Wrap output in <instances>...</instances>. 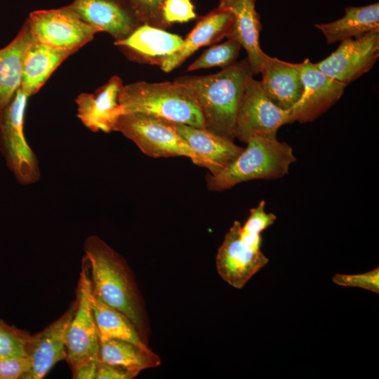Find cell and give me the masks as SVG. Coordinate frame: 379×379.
I'll use <instances>...</instances> for the list:
<instances>
[{"label": "cell", "instance_id": "1", "mask_svg": "<svg viewBox=\"0 0 379 379\" xmlns=\"http://www.w3.org/2000/svg\"><path fill=\"white\" fill-rule=\"evenodd\" d=\"M84 251L93 293L124 314L147 344L149 326L145 302L126 260L96 235L87 237Z\"/></svg>", "mask_w": 379, "mask_h": 379}, {"label": "cell", "instance_id": "2", "mask_svg": "<svg viewBox=\"0 0 379 379\" xmlns=\"http://www.w3.org/2000/svg\"><path fill=\"white\" fill-rule=\"evenodd\" d=\"M253 74L247 59L206 76L178 77L175 82L193 96L205 128L234 140L238 108L248 79Z\"/></svg>", "mask_w": 379, "mask_h": 379}, {"label": "cell", "instance_id": "3", "mask_svg": "<svg viewBox=\"0 0 379 379\" xmlns=\"http://www.w3.org/2000/svg\"><path fill=\"white\" fill-rule=\"evenodd\" d=\"M246 143L247 147L225 168L207 175L208 190L222 191L251 180L280 178L296 161L292 147L277 138L256 135Z\"/></svg>", "mask_w": 379, "mask_h": 379}, {"label": "cell", "instance_id": "4", "mask_svg": "<svg viewBox=\"0 0 379 379\" xmlns=\"http://www.w3.org/2000/svg\"><path fill=\"white\" fill-rule=\"evenodd\" d=\"M119 102L124 113L139 112L172 122L205 128L202 114L190 92L175 81H137L124 85Z\"/></svg>", "mask_w": 379, "mask_h": 379}, {"label": "cell", "instance_id": "5", "mask_svg": "<svg viewBox=\"0 0 379 379\" xmlns=\"http://www.w3.org/2000/svg\"><path fill=\"white\" fill-rule=\"evenodd\" d=\"M115 131L134 142L149 157H185L196 165L203 166L199 157L175 130L172 121L143 113H124L120 117Z\"/></svg>", "mask_w": 379, "mask_h": 379}, {"label": "cell", "instance_id": "6", "mask_svg": "<svg viewBox=\"0 0 379 379\" xmlns=\"http://www.w3.org/2000/svg\"><path fill=\"white\" fill-rule=\"evenodd\" d=\"M29 95L20 88L0 113V144L10 170L22 185L37 182L40 170L36 154L24 133V119Z\"/></svg>", "mask_w": 379, "mask_h": 379}, {"label": "cell", "instance_id": "7", "mask_svg": "<svg viewBox=\"0 0 379 379\" xmlns=\"http://www.w3.org/2000/svg\"><path fill=\"white\" fill-rule=\"evenodd\" d=\"M26 22L34 41L73 53L100 32L83 21L68 6L35 11Z\"/></svg>", "mask_w": 379, "mask_h": 379}, {"label": "cell", "instance_id": "8", "mask_svg": "<svg viewBox=\"0 0 379 379\" xmlns=\"http://www.w3.org/2000/svg\"><path fill=\"white\" fill-rule=\"evenodd\" d=\"M76 292L77 307L66 341V361L72 371L91 361L100 360V340L91 304V279L84 258Z\"/></svg>", "mask_w": 379, "mask_h": 379}, {"label": "cell", "instance_id": "9", "mask_svg": "<svg viewBox=\"0 0 379 379\" xmlns=\"http://www.w3.org/2000/svg\"><path fill=\"white\" fill-rule=\"evenodd\" d=\"M291 111L275 105L264 93L260 82L251 77L246 81L238 108L235 138L246 142L256 135L277 138L281 126L292 123Z\"/></svg>", "mask_w": 379, "mask_h": 379}, {"label": "cell", "instance_id": "10", "mask_svg": "<svg viewBox=\"0 0 379 379\" xmlns=\"http://www.w3.org/2000/svg\"><path fill=\"white\" fill-rule=\"evenodd\" d=\"M379 56V31L340 41L338 48L314 63L326 75L348 84L368 72Z\"/></svg>", "mask_w": 379, "mask_h": 379}, {"label": "cell", "instance_id": "11", "mask_svg": "<svg viewBox=\"0 0 379 379\" xmlns=\"http://www.w3.org/2000/svg\"><path fill=\"white\" fill-rule=\"evenodd\" d=\"M77 307V299L75 298L58 319L41 331L30 335L26 353L30 359L31 368L21 379H42L57 363L66 360L67 330Z\"/></svg>", "mask_w": 379, "mask_h": 379}, {"label": "cell", "instance_id": "12", "mask_svg": "<svg viewBox=\"0 0 379 379\" xmlns=\"http://www.w3.org/2000/svg\"><path fill=\"white\" fill-rule=\"evenodd\" d=\"M241 223L235 220L225 234L215 258L219 275L238 289L242 288L269 262L260 250L253 251L241 241Z\"/></svg>", "mask_w": 379, "mask_h": 379}, {"label": "cell", "instance_id": "13", "mask_svg": "<svg viewBox=\"0 0 379 379\" xmlns=\"http://www.w3.org/2000/svg\"><path fill=\"white\" fill-rule=\"evenodd\" d=\"M299 69L303 93L291 111L292 123L310 122L341 98L347 84L326 75L308 58L299 63Z\"/></svg>", "mask_w": 379, "mask_h": 379}, {"label": "cell", "instance_id": "14", "mask_svg": "<svg viewBox=\"0 0 379 379\" xmlns=\"http://www.w3.org/2000/svg\"><path fill=\"white\" fill-rule=\"evenodd\" d=\"M124 84L118 76H113L95 93H81L76 98L77 117L93 132L115 131L116 125L124 114L119 96Z\"/></svg>", "mask_w": 379, "mask_h": 379}, {"label": "cell", "instance_id": "15", "mask_svg": "<svg viewBox=\"0 0 379 379\" xmlns=\"http://www.w3.org/2000/svg\"><path fill=\"white\" fill-rule=\"evenodd\" d=\"M256 0H220L218 7L231 11L234 18L227 33V39L237 41L247 53L253 75L260 73L267 54L260 46L262 25L255 10Z\"/></svg>", "mask_w": 379, "mask_h": 379}, {"label": "cell", "instance_id": "16", "mask_svg": "<svg viewBox=\"0 0 379 379\" xmlns=\"http://www.w3.org/2000/svg\"><path fill=\"white\" fill-rule=\"evenodd\" d=\"M68 6L86 23L109 33L116 41L138 26L135 15L117 0H74Z\"/></svg>", "mask_w": 379, "mask_h": 379}, {"label": "cell", "instance_id": "17", "mask_svg": "<svg viewBox=\"0 0 379 379\" xmlns=\"http://www.w3.org/2000/svg\"><path fill=\"white\" fill-rule=\"evenodd\" d=\"M260 73V82L267 97L278 107L292 110L303 93L299 63L267 55Z\"/></svg>", "mask_w": 379, "mask_h": 379}, {"label": "cell", "instance_id": "18", "mask_svg": "<svg viewBox=\"0 0 379 379\" xmlns=\"http://www.w3.org/2000/svg\"><path fill=\"white\" fill-rule=\"evenodd\" d=\"M175 130L199 157L202 167L215 174L225 168L243 151L232 140L206 128L172 122Z\"/></svg>", "mask_w": 379, "mask_h": 379}, {"label": "cell", "instance_id": "19", "mask_svg": "<svg viewBox=\"0 0 379 379\" xmlns=\"http://www.w3.org/2000/svg\"><path fill=\"white\" fill-rule=\"evenodd\" d=\"M229 9L217 7L201 18L182 46L164 60L160 68L169 72L179 67L188 57L201 46L218 42L226 36L233 21Z\"/></svg>", "mask_w": 379, "mask_h": 379}, {"label": "cell", "instance_id": "20", "mask_svg": "<svg viewBox=\"0 0 379 379\" xmlns=\"http://www.w3.org/2000/svg\"><path fill=\"white\" fill-rule=\"evenodd\" d=\"M182 41L180 36L143 23L126 38L115 41L114 44L145 62L160 66L182 46Z\"/></svg>", "mask_w": 379, "mask_h": 379}, {"label": "cell", "instance_id": "21", "mask_svg": "<svg viewBox=\"0 0 379 379\" xmlns=\"http://www.w3.org/2000/svg\"><path fill=\"white\" fill-rule=\"evenodd\" d=\"M33 40L25 22L11 43L0 49V113L20 88L24 58Z\"/></svg>", "mask_w": 379, "mask_h": 379}, {"label": "cell", "instance_id": "22", "mask_svg": "<svg viewBox=\"0 0 379 379\" xmlns=\"http://www.w3.org/2000/svg\"><path fill=\"white\" fill-rule=\"evenodd\" d=\"M314 26L323 33L328 44L379 31V3L346 7L343 17Z\"/></svg>", "mask_w": 379, "mask_h": 379}, {"label": "cell", "instance_id": "23", "mask_svg": "<svg viewBox=\"0 0 379 379\" xmlns=\"http://www.w3.org/2000/svg\"><path fill=\"white\" fill-rule=\"evenodd\" d=\"M72 53L33 40L23 61L21 89L29 96L36 93L60 64Z\"/></svg>", "mask_w": 379, "mask_h": 379}, {"label": "cell", "instance_id": "24", "mask_svg": "<svg viewBox=\"0 0 379 379\" xmlns=\"http://www.w3.org/2000/svg\"><path fill=\"white\" fill-rule=\"evenodd\" d=\"M91 304L100 341L117 339L131 343L145 350H151L131 321L121 312L95 295L92 290Z\"/></svg>", "mask_w": 379, "mask_h": 379}, {"label": "cell", "instance_id": "25", "mask_svg": "<svg viewBox=\"0 0 379 379\" xmlns=\"http://www.w3.org/2000/svg\"><path fill=\"white\" fill-rule=\"evenodd\" d=\"M99 357L102 362L124 368L137 375L161 364L160 358L151 350L117 339L100 341Z\"/></svg>", "mask_w": 379, "mask_h": 379}, {"label": "cell", "instance_id": "26", "mask_svg": "<svg viewBox=\"0 0 379 379\" xmlns=\"http://www.w3.org/2000/svg\"><path fill=\"white\" fill-rule=\"evenodd\" d=\"M241 48V45L237 41L231 39L213 46L194 61L187 67V71L214 67L226 68L236 62Z\"/></svg>", "mask_w": 379, "mask_h": 379}, {"label": "cell", "instance_id": "27", "mask_svg": "<svg viewBox=\"0 0 379 379\" xmlns=\"http://www.w3.org/2000/svg\"><path fill=\"white\" fill-rule=\"evenodd\" d=\"M30 335L27 331L10 325L0 318V359L27 356L26 346Z\"/></svg>", "mask_w": 379, "mask_h": 379}, {"label": "cell", "instance_id": "28", "mask_svg": "<svg viewBox=\"0 0 379 379\" xmlns=\"http://www.w3.org/2000/svg\"><path fill=\"white\" fill-rule=\"evenodd\" d=\"M137 19L157 27H166L162 18L164 0H127Z\"/></svg>", "mask_w": 379, "mask_h": 379}, {"label": "cell", "instance_id": "29", "mask_svg": "<svg viewBox=\"0 0 379 379\" xmlns=\"http://www.w3.org/2000/svg\"><path fill=\"white\" fill-rule=\"evenodd\" d=\"M197 15L191 0H164L162 18L167 27L175 22H185Z\"/></svg>", "mask_w": 379, "mask_h": 379}, {"label": "cell", "instance_id": "30", "mask_svg": "<svg viewBox=\"0 0 379 379\" xmlns=\"http://www.w3.org/2000/svg\"><path fill=\"white\" fill-rule=\"evenodd\" d=\"M332 281L343 286L358 287L379 293V268L359 274H336Z\"/></svg>", "mask_w": 379, "mask_h": 379}, {"label": "cell", "instance_id": "31", "mask_svg": "<svg viewBox=\"0 0 379 379\" xmlns=\"http://www.w3.org/2000/svg\"><path fill=\"white\" fill-rule=\"evenodd\" d=\"M265 201L262 200L257 206L251 208L248 218L241 226L242 232L260 233L274 224L277 216L272 213H267Z\"/></svg>", "mask_w": 379, "mask_h": 379}, {"label": "cell", "instance_id": "32", "mask_svg": "<svg viewBox=\"0 0 379 379\" xmlns=\"http://www.w3.org/2000/svg\"><path fill=\"white\" fill-rule=\"evenodd\" d=\"M30 368L31 362L28 356L0 359V379H21Z\"/></svg>", "mask_w": 379, "mask_h": 379}, {"label": "cell", "instance_id": "33", "mask_svg": "<svg viewBox=\"0 0 379 379\" xmlns=\"http://www.w3.org/2000/svg\"><path fill=\"white\" fill-rule=\"evenodd\" d=\"M137 375L124 368L100 361L95 379H132Z\"/></svg>", "mask_w": 379, "mask_h": 379}, {"label": "cell", "instance_id": "34", "mask_svg": "<svg viewBox=\"0 0 379 379\" xmlns=\"http://www.w3.org/2000/svg\"><path fill=\"white\" fill-rule=\"evenodd\" d=\"M100 360L91 361L72 371L74 379H95Z\"/></svg>", "mask_w": 379, "mask_h": 379}, {"label": "cell", "instance_id": "35", "mask_svg": "<svg viewBox=\"0 0 379 379\" xmlns=\"http://www.w3.org/2000/svg\"><path fill=\"white\" fill-rule=\"evenodd\" d=\"M241 239L252 250L255 251L260 250V233L242 232L241 230Z\"/></svg>", "mask_w": 379, "mask_h": 379}]
</instances>
